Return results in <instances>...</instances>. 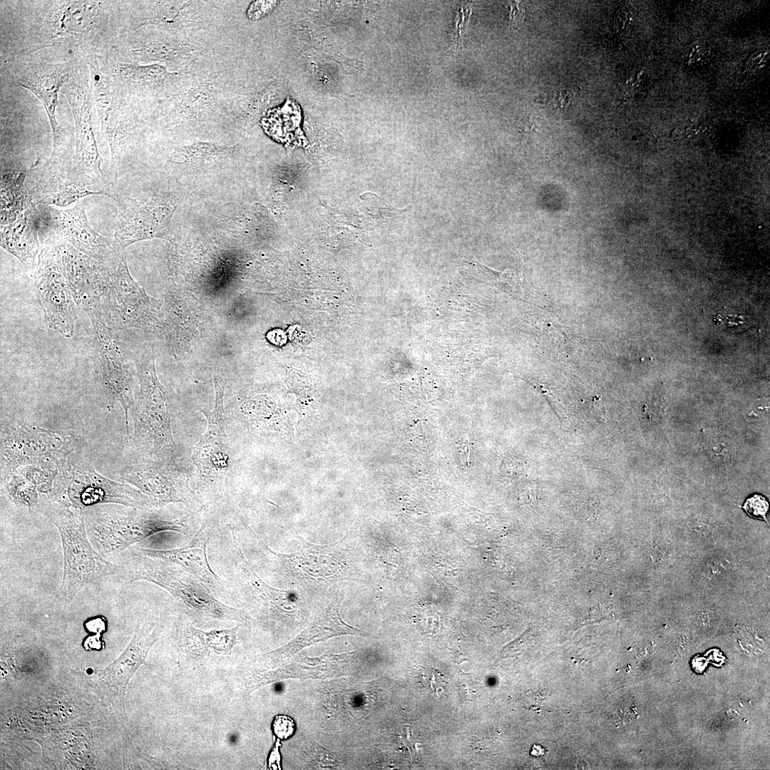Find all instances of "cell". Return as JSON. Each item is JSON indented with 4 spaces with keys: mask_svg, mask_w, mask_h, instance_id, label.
I'll list each match as a JSON object with an SVG mask.
<instances>
[{
    "mask_svg": "<svg viewBox=\"0 0 770 770\" xmlns=\"http://www.w3.org/2000/svg\"><path fill=\"white\" fill-rule=\"evenodd\" d=\"M419 675L422 687L428 692L439 694L444 692L447 682L439 671L429 667L419 666Z\"/></svg>",
    "mask_w": 770,
    "mask_h": 770,
    "instance_id": "cell-28",
    "label": "cell"
},
{
    "mask_svg": "<svg viewBox=\"0 0 770 770\" xmlns=\"http://www.w3.org/2000/svg\"><path fill=\"white\" fill-rule=\"evenodd\" d=\"M745 512L751 517L766 520L769 503L761 495L755 494L748 498L743 506Z\"/></svg>",
    "mask_w": 770,
    "mask_h": 770,
    "instance_id": "cell-29",
    "label": "cell"
},
{
    "mask_svg": "<svg viewBox=\"0 0 770 770\" xmlns=\"http://www.w3.org/2000/svg\"><path fill=\"white\" fill-rule=\"evenodd\" d=\"M140 384L135 434L140 443L149 448H158L163 441L165 429V395L157 377L154 356L151 349H145L136 362Z\"/></svg>",
    "mask_w": 770,
    "mask_h": 770,
    "instance_id": "cell-13",
    "label": "cell"
},
{
    "mask_svg": "<svg viewBox=\"0 0 770 770\" xmlns=\"http://www.w3.org/2000/svg\"><path fill=\"white\" fill-rule=\"evenodd\" d=\"M26 173L2 176L1 225L14 222L17 216L33 204L26 186Z\"/></svg>",
    "mask_w": 770,
    "mask_h": 770,
    "instance_id": "cell-23",
    "label": "cell"
},
{
    "mask_svg": "<svg viewBox=\"0 0 770 770\" xmlns=\"http://www.w3.org/2000/svg\"><path fill=\"white\" fill-rule=\"evenodd\" d=\"M84 510L88 536L103 557L120 553L150 535L163 531L193 535L196 513L175 520H165L143 510L125 511L111 504L97 505Z\"/></svg>",
    "mask_w": 770,
    "mask_h": 770,
    "instance_id": "cell-3",
    "label": "cell"
},
{
    "mask_svg": "<svg viewBox=\"0 0 770 770\" xmlns=\"http://www.w3.org/2000/svg\"><path fill=\"white\" fill-rule=\"evenodd\" d=\"M239 625L229 629L204 631L195 627L186 618L175 622L174 638L180 652L197 660L210 655H227L237 644Z\"/></svg>",
    "mask_w": 770,
    "mask_h": 770,
    "instance_id": "cell-20",
    "label": "cell"
},
{
    "mask_svg": "<svg viewBox=\"0 0 770 770\" xmlns=\"http://www.w3.org/2000/svg\"><path fill=\"white\" fill-rule=\"evenodd\" d=\"M617 714L622 721H630L635 718L637 715L636 711L632 706H626L620 708Z\"/></svg>",
    "mask_w": 770,
    "mask_h": 770,
    "instance_id": "cell-32",
    "label": "cell"
},
{
    "mask_svg": "<svg viewBox=\"0 0 770 770\" xmlns=\"http://www.w3.org/2000/svg\"><path fill=\"white\" fill-rule=\"evenodd\" d=\"M9 498L19 505L36 507L38 503L37 488L23 476L10 475L1 478Z\"/></svg>",
    "mask_w": 770,
    "mask_h": 770,
    "instance_id": "cell-27",
    "label": "cell"
},
{
    "mask_svg": "<svg viewBox=\"0 0 770 770\" xmlns=\"http://www.w3.org/2000/svg\"><path fill=\"white\" fill-rule=\"evenodd\" d=\"M38 223L36 206L21 212L16 219L1 227V247L16 257L31 275L39 250Z\"/></svg>",
    "mask_w": 770,
    "mask_h": 770,
    "instance_id": "cell-21",
    "label": "cell"
},
{
    "mask_svg": "<svg viewBox=\"0 0 770 770\" xmlns=\"http://www.w3.org/2000/svg\"><path fill=\"white\" fill-rule=\"evenodd\" d=\"M161 303L149 296L131 276L125 257L112 267L101 303L102 317L111 329L159 327Z\"/></svg>",
    "mask_w": 770,
    "mask_h": 770,
    "instance_id": "cell-5",
    "label": "cell"
},
{
    "mask_svg": "<svg viewBox=\"0 0 770 770\" xmlns=\"http://www.w3.org/2000/svg\"><path fill=\"white\" fill-rule=\"evenodd\" d=\"M173 209L158 196L119 202L113 239L115 250L121 254L138 241L168 238Z\"/></svg>",
    "mask_w": 770,
    "mask_h": 770,
    "instance_id": "cell-12",
    "label": "cell"
},
{
    "mask_svg": "<svg viewBox=\"0 0 770 770\" xmlns=\"http://www.w3.org/2000/svg\"><path fill=\"white\" fill-rule=\"evenodd\" d=\"M1 438V478L23 465L61 467L71 448L65 436L21 423L2 428Z\"/></svg>",
    "mask_w": 770,
    "mask_h": 770,
    "instance_id": "cell-7",
    "label": "cell"
},
{
    "mask_svg": "<svg viewBox=\"0 0 770 770\" xmlns=\"http://www.w3.org/2000/svg\"><path fill=\"white\" fill-rule=\"evenodd\" d=\"M215 401L212 411L202 410L207 420V429L198 441L195 451L202 450L207 446L212 448L214 446H220L222 440L226 437L225 431V411L223 407V396L225 392V381L219 375L213 374Z\"/></svg>",
    "mask_w": 770,
    "mask_h": 770,
    "instance_id": "cell-25",
    "label": "cell"
},
{
    "mask_svg": "<svg viewBox=\"0 0 770 770\" xmlns=\"http://www.w3.org/2000/svg\"><path fill=\"white\" fill-rule=\"evenodd\" d=\"M53 237L77 308L85 312L89 319L102 316L101 303L108 290L112 267L79 252L66 240Z\"/></svg>",
    "mask_w": 770,
    "mask_h": 770,
    "instance_id": "cell-10",
    "label": "cell"
},
{
    "mask_svg": "<svg viewBox=\"0 0 770 770\" xmlns=\"http://www.w3.org/2000/svg\"><path fill=\"white\" fill-rule=\"evenodd\" d=\"M298 537L302 542V548L291 554L276 553L265 545L268 553L277 560V565L317 582H334L346 575L348 565L339 555L335 545H316Z\"/></svg>",
    "mask_w": 770,
    "mask_h": 770,
    "instance_id": "cell-18",
    "label": "cell"
},
{
    "mask_svg": "<svg viewBox=\"0 0 770 770\" xmlns=\"http://www.w3.org/2000/svg\"><path fill=\"white\" fill-rule=\"evenodd\" d=\"M518 6H511L510 10V19L514 23H519L523 19L524 14L522 9H519Z\"/></svg>",
    "mask_w": 770,
    "mask_h": 770,
    "instance_id": "cell-33",
    "label": "cell"
},
{
    "mask_svg": "<svg viewBox=\"0 0 770 770\" xmlns=\"http://www.w3.org/2000/svg\"><path fill=\"white\" fill-rule=\"evenodd\" d=\"M234 149L233 146L196 142L177 148L171 158L177 163L201 165L225 160L233 153Z\"/></svg>",
    "mask_w": 770,
    "mask_h": 770,
    "instance_id": "cell-26",
    "label": "cell"
},
{
    "mask_svg": "<svg viewBox=\"0 0 770 770\" xmlns=\"http://www.w3.org/2000/svg\"><path fill=\"white\" fill-rule=\"evenodd\" d=\"M63 93L68 99L74 119L76 151L71 168L96 190L111 197L106 190L109 181L101 167L103 159L94 135L91 96L86 86L84 83L73 81L65 86Z\"/></svg>",
    "mask_w": 770,
    "mask_h": 770,
    "instance_id": "cell-9",
    "label": "cell"
},
{
    "mask_svg": "<svg viewBox=\"0 0 770 770\" xmlns=\"http://www.w3.org/2000/svg\"><path fill=\"white\" fill-rule=\"evenodd\" d=\"M90 320L96 334V347L103 384L110 395L123 407L126 434L129 435L128 413L134 404L132 394L133 376L130 367L103 317H94Z\"/></svg>",
    "mask_w": 770,
    "mask_h": 770,
    "instance_id": "cell-15",
    "label": "cell"
},
{
    "mask_svg": "<svg viewBox=\"0 0 770 770\" xmlns=\"http://www.w3.org/2000/svg\"><path fill=\"white\" fill-rule=\"evenodd\" d=\"M275 1H257L252 4L248 11L251 19H259L272 10Z\"/></svg>",
    "mask_w": 770,
    "mask_h": 770,
    "instance_id": "cell-31",
    "label": "cell"
},
{
    "mask_svg": "<svg viewBox=\"0 0 770 770\" xmlns=\"http://www.w3.org/2000/svg\"><path fill=\"white\" fill-rule=\"evenodd\" d=\"M125 481L130 482L146 496L155 499L161 505L170 502H184L183 495L178 492L170 481L152 470L136 471L126 475Z\"/></svg>",
    "mask_w": 770,
    "mask_h": 770,
    "instance_id": "cell-24",
    "label": "cell"
},
{
    "mask_svg": "<svg viewBox=\"0 0 770 770\" xmlns=\"http://www.w3.org/2000/svg\"><path fill=\"white\" fill-rule=\"evenodd\" d=\"M51 490V500L64 505L85 510L101 504H119L140 510L162 505L136 487L108 479L93 468L66 464Z\"/></svg>",
    "mask_w": 770,
    "mask_h": 770,
    "instance_id": "cell-4",
    "label": "cell"
},
{
    "mask_svg": "<svg viewBox=\"0 0 770 770\" xmlns=\"http://www.w3.org/2000/svg\"><path fill=\"white\" fill-rule=\"evenodd\" d=\"M36 508L53 523L61 536L63 570L59 595L62 598L72 600L89 584L118 575V565L105 560L89 540L83 510L53 500H41Z\"/></svg>",
    "mask_w": 770,
    "mask_h": 770,
    "instance_id": "cell-2",
    "label": "cell"
},
{
    "mask_svg": "<svg viewBox=\"0 0 770 770\" xmlns=\"http://www.w3.org/2000/svg\"><path fill=\"white\" fill-rule=\"evenodd\" d=\"M158 637L159 631L155 625L146 622L138 625L122 654L106 668L95 670L90 674V685L104 699L123 706L129 681L145 662Z\"/></svg>",
    "mask_w": 770,
    "mask_h": 770,
    "instance_id": "cell-11",
    "label": "cell"
},
{
    "mask_svg": "<svg viewBox=\"0 0 770 770\" xmlns=\"http://www.w3.org/2000/svg\"><path fill=\"white\" fill-rule=\"evenodd\" d=\"M274 734L279 739H287L290 736L294 729V724L291 718L278 715L274 718L272 724Z\"/></svg>",
    "mask_w": 770,
    "mask_h": 770,
    "instance_id": "cell-30",
    "label": "cell"
},
{
    "mask_svg": "<svg viewBox=\"0 0 770 770\" xmlns=\"http://www.w3.org/2000/svg\"><path fill=\"white\" fill-rule=\"evenodd\" d=\"M210 538L209 526H201L185 547L171 550H153L139 548L145 555L175 564L190 573L213 595L226 596L228 583L211 568L207 555V545Z\"/></svg>",
    "mask_w": 770,
    "mask_h": 770,
    "instance_id": "cell-17",
    "label": "cell"
},
{
    "mask_svg": "<svg viewBox=\"0 0 770 770\" xmlns=\"http://www.w3.org/2000/svg\"><path fill=\"white\" fill-rule=\"evenodd\" d=\"M539 746H538V745L537 746V748H538V749H537V750H535L534 749H532L531 754H532L533 755H535V756H537V755H538V756H539V755H541V754H543V748H542V747L540 746V749H538Z\"/></svg>",
    "mask_w": 770,
    "mask_h": 770,
    "instance_id": "cell-34",
    "label": "cell"
},
{
    "mask_svg": "<svg viewBox=\"0 0 770 770\" xmlns=\"http://www.w3.org/2000/svg\"><path fill=\"white\" fill-rule=\"evenodd\" d=\"M117 576L127 583L148 581L169 592L195 620L247 623L251 618L242 609L220 601L206 587L180 566L149 557L137 548L120 553Z\"/></svg>",
    "mask_w": 770,
    "mask_h": 770,
    "instance_id": "cell-1",
    "label": "cell"
},
{
    "mask_svg": "<svg viewBox=\"0 0 770 770\" xmlns=\"http://www.w3.org/2000/svg\"><path fill=\"white\" fill-rule=\"evenodd\" d=\"M36 210L38 232L50 230L54 237L66 240L84 255L111 267L118 265L123 255L115 250L113 240L90 226L83 201L67 210L42 205H36Z\"/></svg>",
    "mask_w": 770,
    "mask_h": 770,
    "instance_id": "cell-8",
    "label": "cell"
},
{
    "mask_svg": "<svg viewBox=\"0 0 770 770\" xmlns=\"http://www.w3.org/2000/svg\"><path fill=\"white\" fill-rule=\"evenodd\" d=\"M342 600V597H334L294 639L271 652L257 655L259 661L273 669L304 648L331 637L340 635L368 637L369 633L342 620L340 615Z\"/></svg>",
    "mask_w": 770,
    "mask_h": 770,
    "instance_id": "cell-14",
    "label": "cell"
},
{
    "mask_svg": "<svg viewBox=\"0 0 770 770\" xmlns=\"http://www.w3.org/2000/svg\"><path fill=\"white\" fill-rule=\"evenodd\" d=\"M31 172L34 174L32 170ZM29 180L27 188L34 205L66 207L78 202L84 197L103 194L95 190L71 166H63L60 161H46L41 171Z\"/></svg>",
    "mask_w": 770,
    "mask_h": 770,
    "instance_id": "cell-16",
    "label": "cell"
},
{
    "mask_svg": "<svg viewBox=\"0 0 770 770\" xmlns=\"http://www.w3.org/2000/svg\"><path fill=\"white\" fill-rule=\"evenodd\" d=\"M69 81L70 72L66 66L51 64L39 66L18 80L20 86L41 101L48 117L53 141L50 160H59L65 147V138L56 118V107L60 88Z\"/></svg>",
    "mask_w": 770,
    "mask_h": 770,
    "instance_id": "cell-19",
    "label": "cell"
},
{
    "mask_svg": "<svg viewBox=\"0 0 770 770\" xmlns=\"http://www.w3.org/2000/svg\"><path fill=\"white\" fill-rule=\"evenodd\" d=\"M98 3L78 1L66 4L55 15L54 35H77L88 30L98 13Z\"/></svg>",
    "mask_w": 770,
    "mask_h": 770,
    "instance_id": "cell-22",
    "label": "cell"
},
{
    "mask_svg": "<svg viewBox=\"0 0 770 770\" xmlns=\"http://www.w3.org/2000/svg\"><path fill=\"white\" fill-rule=\"evenodd\" d=\"M31 276L46 324L63 337L71 338L78 318V308L54 241L50 240L42 247Z\"/></svg>",
    "mask_w": 770,
    "mask_h": 770,
    "instance_id": "cell-6",
    "label": "cell"
}]
</instances>
